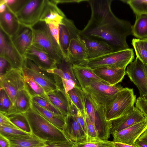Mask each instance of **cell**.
<instances>
[{
    "label": "cell",
    "instance_id": "obj_1",
    "mask_svg": "<svg viewBox=\"0 0 147 147\" xmlns=\"http://www.w3.org/2000/svg\"><path fill=\"white\" fill-rule=\"evenodd\" d=\"M112 1L88 0L91 17L80 33L82 36L106 42L115 52L129 48L126 39L132 34V26L114 14L111 8Z\"/></svg>",
    "mask_w": 147,
    "mask_h": 147
},
{
    "label": "cell",
    "instance_id": "obj_2",
    "mask_svg": "<svg viewBox=\"0 0 147 147\" xmlns=\"http://www.w3.org/2000/svg\"><path fill=\"white\" fill-rule=\"evenodd\" d=\"M31 128L32 133L45 141H70L63 131L47 120L32 107L23 113Z\"/></svg>",
    "mask_w": 147,
    "mask_h": 147
},
{
    "label": "cell",
    "instance_id": "obj_3",
    "mask_svg": "<svg viewBox=\"0 0 147 147\" xmlns=\"http://www.w3.org/2000/svg\"><path fill=\"white\" fill-rule=\"evenodd\" d=\"M33 34L32 45L47 53L57 64L64 59L61 49L51 35L48 25L39 21L32 26Z\"/></svg>",
    "mask_w": 147,
    "mask_h": 147
},
{
    "label": "cell",
    "instance_id": "obj_4",
    "mask_svg": "<svg viewBox=\"0 0 147 147\" xmlns=\"http://www.w3.org/2000/svg\"><path fill=\"white\" fill-rule=\"evenodd\" d=\"M22 70L24 76L30 77L39 84L47 94L58 89H64L62 80L58 75L49 73L24 58Z\"/></svg>",
    "mask_w": 147,
    "mask_h": 147
},
{
    "label": "cell",
    "instance_id": "obj_5",
    "mask_svg": "<svg viewBox=\"0 0 147 147\" xmlns=\"http://www.w3.org/2000/svg\"><path fill=\"white\" fill-rule=\"evenodd\" d=\"M84 92L86 114L94 126L99 138L108 140L111 134V123L106 119L105 108L92 96Z\"/></svg>",
    "mask_w": 147,
    "mask_h": 147
},
{
    "label": "cell",
    "instance_id": "obj_6",
    "mask_svg": "<svg viewBox=\"0 0 147 147\" xmlns=\"http://www.w3.org/2000/svg\"><path fill=\"white\" fill-rule=\"evenodd\" d=\"M134 55L133 49L129 48L87 60L83 66L92 69L104 67L126 69L127 65L133 61Z\"/></svg>",
    "mask_w": 147,
    "mask_h": 147
},
{
    "label": "cell",
    "instance_id": "obj_7",
    "mask_svg": "<svg viewBox=\"0 0 147 147\" xmlns=\"http://www.w3.org/2000/svg\"><path fill=\"white\" fill-rule=\"evenodd\" d=\"M63 21L67 25L71 39L65 60L72 65L83 66L87 59L86 48L80 34V31L72 20L64 18Z\"/></svg>",
    "mask_w": 147,
    "mask_h": 147
},
{
    "label": "cell",
    "instance_id": "obj_8",
    "mask_svg": "<svg viewBox=\"0 0 147 147\" xmlns=\"http://www.w3.org/2000/svg\"><path fill=\"white\" fill-rule=\"evenodd\" d=\"M136 100L132 88H124L117 93L114 100L105 108L107 120L110 121L124 115L134 106Z\"/></svg>",
    "mask_w": 147,
    "mask_h": 147
},
{
    "label": "cell",
    "instance_id": "obj_9",
    "mask_svg": "<svg viewBox=\"0 0 147 147\" xmlns=\"http://www.w3.org/2000/svg\"><path fill=\"white\" fill-rule=\"evenodd\" d=\"M123 88L120 84L112 86L96 80L92 81L82 90L105 108L114 100L117 93Z\"/></svg>",
    "mask_w": 147,
    "mask_h": 147
},
{
    "label": "cell",
    "instance_id": "obj_10",
    "mask_svg": "<svg viewBox=\"0 0 147 147\" xmlns=\"http://www.w3.org/2000/svg\"><path fill=\"white\" fill-rule=\"evenodd\" d=\"M46 0H26L15 14L20 23L32 27L39 21Z\"/></svg>",
    "mask_w": 147,
    "mask_h": 147
},
{
    "label": "cell",
    "instance_id": "obj_11",
    "mask_svg": "<svg viewBox=\"0 0 147 147\" xmlns=\"http://www.w3.org/2000/svg\"><path fill=\"white\" fill-rule=\"evenodd\" d=\"M0 78V88L4 89L13 104L17 93L25 89L24 75L22 70L13 68Z\"/></svg>",
    "mask_w": 147,
    "mask_h": 147
},
{
    "label": "cell",
    "instance_id": "obj_12",
    "mask_svg": "<svg viewBox=\"0 0 147 147\" xmlns=\"http://www.w3.org/2000/svg\"><path fill=\"white\" fill-rule=\"evenodd\" d=\"M126 73L138 89L140 96L147 95V65L136 57L127 66Z\"/></svg>",
    "mask_w": 147,
    "mask_h": 147
},
{
    "label": "cell",
    "instance_id": "obj_13",
    "mask_svg": "<svg viewBox=\"0 0 147 147\" xmlns=\"http://www.w3.org/2000/svg\"><path fill=\"white\" fill-rule=\"evenodd\" d=\"M0 57L7 61L13 69L22 70L24 58L18 52L10 37L0 28Z\"/></svg>",
    "mask_w": 147,
    "mask_h": 147
},
{
    "label": "cell",
    "instance_id": "obj_14",
    "mask_svg": "<svg viewBox=\"0 0 147 147\" xmlns=\"http://www.w3.org/2000/svg\"><path fill=\"white\" fill-rule=\"evenodd\" d=\"M146 119L142 112L134 106L123 115L110 121L111 134L112 135Z\"/></svg>",
    "mask_w": 147,
    "mask_h": 147
},
{
    "label": "cell",
    "instance_id": "obj_15",
    "mask_svg": "<svg viewBox=\"0 0 147 147\" xmlns=\"http://www.w3.org/2000/svg\"><path fill=\"white\" fill-rule=\"evenodd\" d=\"M147 131V119L112 135L113 142L134 145L135 142Z\"/></svg>",
    "mask_w": 147,
    "mask_h": 147
},
{
    "label": "cell",
    "instance_id": "obj_16",
    "mask_svg": "<svg viewBox=\"0 0 147 147\" xmlns=\"http://www.w3.org/2000/svg\"><path fill=\"white\" fill-rule=\"evenodd\" d=\"M24 57L31 60L38 67L47 71L57 66L56 61L47 53L32 45L27 50Z\"/></svg>",
    "mask_w": 147,
    "mask_h": 147
},
{
    "label": "cell",
    "instance_id": "obj_17",
    "mask_svg": "<svg viewBox=\"0 0 147 147\" xmlns=\"http://www.w3.org/2000/svg\"><path fill=\"white\" fill-rule=\"evenodd\" d=\"M33 37L31 27L20 24L18 32L10 37L18 52L24 57L27 50L32 45Z\"/></svg>",
    "mask_w": 147,
    "mask_h": 147
},
{
    "label": "cell",
    "instance_id": "obj_18",
    "mask_svg": "<svg viewBox=\"0 0 147 147\" xmlns=\"http://www.w3.org/2000/svg\"><path fill=\"white\" fill-rule=\"evenodd\" d=\"M63 131L70 141L74 143L86 141L84 131L72 115H68L66 118Z\"/></svg>",
    "mask_w": 147,
    "mask_h": 147
},
{
    "label": "cell",
    "instance_id": "obj_19",
    "mask_svg": "<svg viewBox=\"0 0 147 147\" xmlns=\"http://www.w3.org/2000/svg\"><path fill=\"white\" fill-rule=\"evenodd\" d=\"M81 36L86 48L87 60L113 52L111 47L106 42Z\"/></svg>",
    "mask_w": 147,
    "mask_h": 147
},
{
    "label": "cell",
    "instance_id": "obj_20",
    "mask_svg": "<svg viewBox=\"0 0 147 147\" xmlns=\"http://www.w3.org/2000/svg\"><path fill=\"white\" fill-rule=\"evenodd\" d=\"M49 101L66 117L69 115L70 99L64 89H58L47 93Z\"/></svg>",
    "mask_w": 147,
    "mask_h": 147
},
{
    "label": "cell",
    "instance_id": "obj_21",
    "mask_svg": "<svg viewBox=\"0 0 147 147\" xmlns=\"http://www.w3.org/2000/svg\"><path fill=\"white\" fill-rule=\"evenodd\" d=\"M93 72L107 83L112 86L121 82L126 74L125 69L100 67L92 69Z\"/></svg>",
    "mask_w": 147,
    "mask_h": 147
},
{
    "label": "cell",
    "instance_id": "obj_22",
    "mask_svg": "<svg viewBox=\"0 0 147 147\" xmlns=\"http://www.w3.org/2000/svg\"><path fill=\"white\" fill-rule=\"evenodd\" d=\"M65 17V16L58 8L54 0H46L40 21L44 22L47 24L55 22L60 25Z\"/></svg>",
    "mask_w": 147,
    "mask_h": 147
},
{
    "label": "cell",
    "instance_id": "obj_23",
    "mask_svg": "<svg viewBox=\"0 0 147 147\" xmlns=\"http://www.w3.org/2000/svg\"><path fill=\"white\" fill-rule=\"evenodd\" d=\"M20 26L16 14L7 7L4 12L0 13V28L10 37L18 32Z\"/></svg>",
    "mask_w": 147,
    "mask_h": 147
},
{
    "label": "cell",
    "instance_id": "obj_24",
    "mask_svg": "<svg viewBox=\"0 0 147 147\" xmlns=\"http://www.w3.org/2000/svg\"><path fill=\"white\" fill-rule=\"evenodd\" d=\"M72 68L75 76L82 89L94 81H99L108 84L100 78L93 72L92 69L87 66L72 65Z\"/></svg>",
    "mask_w": 147,
    "mask_h": 147
},
{
    "label": "cell",
    "instance_id": "obj_25",
    "mask_svg": "<svg viewBox=\"0 0 147 147\" xmlns=\"http://www.w3.org/2000/svg\"><path fill=\"white\" fill-rule=\"evenodd\" d=\"M32 101V97L25 89L19 91L15 98L12 115L27 112L31 107Z\"/></svg>",
    "mask_w": 147,
    "mask_h": 147
},
{
    "label": "cell",
    "instance_id": "obj_26",
    "mask_svg": "<svg viewBox=\"0 0 147 147\" xmlns=\"http://www.w3.org/2000/svg\"><path fill=\"white\" fill-rule=\"evenodd\" d=\"M31 107L49 122L63 131L65 119L56 115L32 101Z\"/></svg>",
    "mask_w": 147,
    "mask_h": 147
},
{
    "label": "cell",
    "instance_id": "obj_27",
    "mask_svg": "<svg viewBox=\"0 0 147 147\" xmlns=\"http://www.w3.org/2000/svg\"><path fill=\"white\" fill-rule=\"evenodd\" d=\"M8 140L11 147H40L47 145L45 141L32 134L30 136Z\"/></svg>",
    "mask_w": 147,
    "mask_h": 147
},
{
    "label": "cell",
    "instance_id": "obj_28",
    "mask_svg": "<svg viewBox=\"0 0 147 147\" xmlns=\"http://www.w3.org/2000/svg\"><path fill=\"white\" fill-rule=\"evenodd\" d=\"M136 17L132 27V34L140 40L147 38V15H141Z\"/></svg>",
    "mask_w": 147,
    "mask_h": 147
},
{
    "label": "cell",
    "instance_id": "obj_29",
    "mask_svg": "<svg viewBox=\"0 0 147 147\" xmlns=\"http://www.w3.org/2000/svg\"><path fill=\"white\" fill-rule=\"evenodd\" d=\"M24 77L25 89L32 98L39 97L48 100L46 93L39 84L30 77L24 76Z\"/></svg>",
    "mask_w": 147,
    "mask_h": 147
},
{
    "label": "cell",
    "instance_id": "obj_30",
    "mask_svg": "<svg viewBox=\"0 0 147 147\" xmlns=\"http://www.w3.org/2000/svg\"><path fill=\"white\" fill-rule=\"evenodd\" d=\"M67 94L78 109L83 114H86L84 92L82 88L76 86Z\"/></svg>",
    "mask_w": 147,
    "mask_h": 147
},
{
    "label": "cell",
    "instance_id": "obj_31",
    "mask_svg": "<svg viewBox=\"0 0 147 147\" xmlns=\"http://www.w3.org/2000/svg\"><path fill=\"white\" fill-rule=\"evenodd\" d=\"M70 39L69 29L67 24L63 20L62 23L59 25V43L65 59L67 57Z\"/></svg>",
    "mask_w": 147,
    "mask_h": 147
},
{
    "label": "cell",
    "instance_id": "obj_32",
    "mask_svg": "<svg viewBox=\"0 0 147 147\" xmlns=\"http://www.w3.org/2000/svg\"><path fill=\"white\" fill-rule=\"evenodd\" d=\"M7 117L11 122L19 129L32 134L28 121L23 113L15 114Z\"/></svg>",
    "mask_w": 147,
    "mask_h": 147
},
{
    "label": "cell",
    "instance_id": "obj_33",
    "mask_svg": "<svg viewBox=\"0 0 147 147\" xmlns=\"http://www.w3.org/2000/svg\"><path fill=\"white\" fill-rule=\"evenodd\" d=\"M0 112L7 117L12 114L13 104L4 89L0 88Z\"/></svg>",
    "mask_w": 147,
    "mask_h": 147
},
{
    "label": "cell",
    "instance_id": "obj_34",
    "mask_svg": "<svg viewBox=\"0 0 147 147\" xmlns=\"http://www.w3.org/2000/svg\"><path fill=\"white\" fill-rule=\"evenodd\" d=\"M0 134L8 139L20 138L30 136L32 134L27 133L20 129L0 125Z\"/></svg>",
    "mask_w": 147,
    "mask_h": 147
},
{
    "label": "cell",
    "instance_id": "obj_35",
    "mask_svg": "<svg viewBox=\"0 0 147 147\" xmlns=\"http://www.w3.org/2000/svg\"><path fill=\"white\" fill-rule=\"evenodd\" d=\"M128 4L136 16L147 15V0H121Z\"/></svg>",
    "mask_w": 147,
    "mask_h": 147
},
{
    "label": "cell",
    "instance_id": "obj_36",
    "mask_svg": "<svg viewBox=\"0 0 147 147\" xmlns=\"http://www.w3.org/2000/svg\"><path fill=\"white\" fill-rule=\"evenodd\" d=\"M72 65L69 62L66 61L63 59L60 63L57 64V67L61 69L63 72V76L62 79L72 80L78 86H80L74 75L72 69Z\"/></svg>",
    "mask_w": 147,
    "mask_h": 147
},
{
    "label": "cell",
    "instance_id": "obj_37",
    "mask_svg": "<svg viewBox=\"0 0 147 147\" xmlns=\"http://www.w3.org/2000/svg\"><path fill=\"white\" fill-rule=\"evenodd\" d=\"M132 44L135 50L136 57L147 65V51L144 47L141 40L133 39Z\"/></svg>",
    "mask_w": 147,
    "mask_h": 147
},
{
    "label": "cell",
    "instance_id": "obj_38",
    "mask_svg": "<svg viewBox=\"0 0 147 147\" xmlns=\"http://www.w3.org/2000/svg\"><path fill=\"white\" fill-rule=\"evenodd\" d=\"M32 101L53 113L56 115L65 119L66 117L57 108L48 100L39 97L32 98Z\"/></svg>",
    "mask_w": 147,
    "mask_h": 147
},
{
    "label": "cell",
    "instance_id": "obj_39",
    "mask_svg": "<svg viewBox=\"0 0 147 147\" xmlns=\"http://www.w3.org/2000/svg\"><path fill=\"white\" fill-rule=\"evenodd\" d=\"M85 118L86 129V142H93L102 140L99 138L94 126L86 114Z\"/></svg>",
    "mask_w": 147,
    "mask_h": 147
},
{
    "label": "cell",
    "instance_id": "obj_40",
    "mask_svg": "<svg viewBox=\"0 0 147 147\" xmlns=\"http://www.w3.org/2000/svg\"><path fill=\"white\" fill-rule=\"evenodd\" d=\"M73 147H116L113 141L108 140L88 142H83L75 143Z\"/></svg>",
    "mask_w": 147,
    "mask_h": 147
},
{
    "label": "cell",
    "instance_id": "obj_41",
    "mask_svg": "<svg viewBox=\"0 0 147 147\" xmlns=\"http://www.w3.org/2000/svg\"><path fill=\"white\" fill-rule=\"evenodd\" d=\"M26 0H5L7 7L15 14L22 7Z\"/></svg>",
    "mask_w": 147,
    "mask_h": 147
},
{
    "label": "cell",
    "instance_id": "obj_42",
    "mask_svg": "<svg viewBox=\"0 0 147 147\" xmlns=\"http://www.w3.org/2000/svg\"><path fill=\"white\" fill-rule=\"evenodd\" d=\"M136 107L143 114L145 118L147 119V95L139 96L136 100Z\"/></svg>",
    "mask_w": 147,
    "mask_h": 147
},
{
    "label": "cell",
    "instance_id": "obj_43",
    "mask_svg": "<svg viewBox=\"0 0 147 147\" xmlns=\"http://www.w3.org/2000/svg\"><path fill=\"white\" fill-rule=\"evenodd\" d=\"M47 25L51 35L60 46L59 24L56 22H52L47 24Z\"/></svg>",
    "mask_w": 147,
    "mask_h": 147
},
{
    "label": "cell",
    "instance_id": "obj_44",
    "mask_svg": "<svg viewBox=\"0 0 147 147\" xmlns=\"http://www.w3.org/2000/svg\"><path fill=\"white\" fill-rule=\"evenodd\" d=\"M45 142L47 145L40 147H73L75 143L71 141Z\"/></svg>",
    "mask_w": 147,
    "mask_h": 147
},
{
    "label": "cell",
    "instance_id": "obj_45",
    "mask_svg": "<svg viewBox=\"0 0 147 147\" xmlns=\"http://www.w3.org/2000/svg\"><path fill=\"white\" fill-rule=\"evenodd\" d=\"M13 69L10 63L4 58L0 57V77Z\"/></svg>",
    "mask_w": 147,
    "mask_h": 147
},
{
    "label": "cell",
    "instance_id": "obj_46",
    "mask_svg": "<svg viewBox=\"0 0 147 147\" xmlns=\"http://www.w3.org/2000/svg\"><path fill=\"white\" fill-rule=\"evenodd\" d=\"M78 110L75 114L73 116L76 120L80 125L86 134V125L85 118V115Z\"/></svg>",
    "mask_w": 147,
    "mask_h": 147
},
{
    "label": "cell",
    "instance_id": "obj_47",
    "mask_svg": "<svg viewBox=\"0 0 147 147\" xmlns=\"http://www.w3.org/2000/svg\"><path fill=\"white\" fill-rule=\"evenodd\" d=\"M0 125L19 129L11 122L7 116L1 112H0Z\"/></svg>",
    "mask_w": 147,
    "mask_h": 147
},
{
    "label": "cell",
    "instance_id": "obj_48",
    "mask_svg": "<svg viewBox=\"0 0 147 147\" xmlns=\"http://www.w3.org/2000/svg\"><path fill=\"white\" fill-rule=\"evenodd\" d=\"M62 80L64 89L67 93L76 86L81 87L78 86L76 82L72 80Z\"/></svg>",
    "mask_w": 147,
    "mask_h": 147
},
{
    "label": "cell",
    "instance_id": "obj_49",
    "mask_svg": "<svg viewBox=\"0 0 147 147\" xmlns=\"http://www.w3.org/2000/svg\"><path fill=\"white\" fill-rule=\"evenodd\" d=\"M0 147H11L9 140L1 134H0Z\"/></svg>",
    "mask_w": 147,
    "mask_h": 147
},
{
    "label": "cell",
    "instance_id": "obj_50",
    "mask_svg": "<svg viewBox=\"0 0 147 147\" xmlns=\"http://www.w3.org/2000/svg\"><path fill=\"white\" fill-rule=\"evenodd\" d=\"M55 3L57 4L59 3H80L82 1H87L88 0H54Z\"/></svg>",
    "mask_w": 147,
    "mask_h": 147
},
{
    "label": "cell",
    "instance_id": "obj_51",
    "mask_svg": "<svg viewBox=\"0 0 147 147\" xmlns=\"http://www.w3.org/2000/svg\"><path fill=\"white\" fill-rule=\"evenodd\" d=\"M7 6L5 0H0V13L4 12L6 10Z\"/></svg>",
    "mask_w": 147,
    "mask_h": 147
},
{
    "label": "cell",
    "instance_id": "obj_52",
    "mask_svg": "<svg viewBox=\"0 0 147 147\" xmlns=\"http://www.w3.org/2000/svg\"><path fill=\"white\" fill-rule=\"evenodd\" d=\"M113 143L116 147H137L134 145L121 143L117 142H113Z\"/></svg>",
    "mask_w": 147,
    "mask_h": 147
},
{
    "label": "cell",
    "instance_id": "obj_53",
    "mask_svg": "<svg viewBox=\"0 0 147 147\" xmlns=\"http://www.w3.org/2000/svg\"><path fill=\"white\" fill-rule=\"evenodd\" d=\"M138 140L147 144V131L144 132Z\"/></svg>",
    "mask_w": 147,
    "mask_h": 147
},
{
    "label": "cell",
    "instance_id": "obj_54",
    "mask_svg": "<svg viewBox=\"0 0 147 147\" xmlns=\"http://www.w3.org/2000/svg\"><path fill=\"white\" fill-rule=\"evenodd\" d=\"M134 146L137 147H147V144L137 140L135 142Z\"/></svg>",
    "mask_w": 147,
    "mask_h": 147
},
{
    "label": "cell",
    "instance_id": "obj_55",
    "mask_svg": "<svg viewBox=\"0 0 147 147\" xmlns=\"http://www.w3.org/2000/svg\"><path fill=\"white\" fill-rule=\"evenodd\" d=\"M144 47L147 51V38L141 40Z\"/></svg>",
    "mask_w": 147,
    "mask_h": 147
}]
</instances>
